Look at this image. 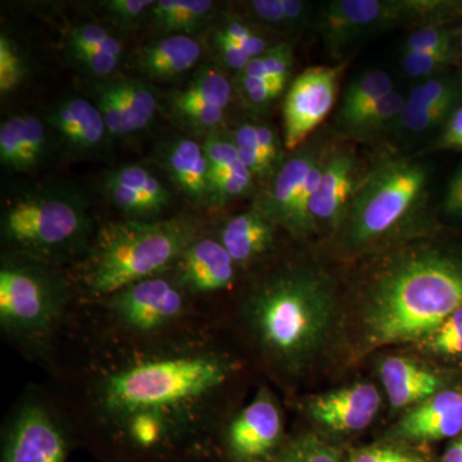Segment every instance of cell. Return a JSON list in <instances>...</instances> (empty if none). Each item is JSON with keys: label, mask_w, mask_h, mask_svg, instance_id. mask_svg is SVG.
Listing matches in <instances>:
<instances>
[{"label": "cell", "mask_w": 462, "mask_h": 462, "mask_svg": "<svg viewBox=\"0 0 462 462\" xmlns=\"http://www.w3.org/2000/svg\"><path fill=\"white\" fill-rule=\"evenodd\" d=\"M200 56L199 42L179 33L145 47L138 57V69L149 78H175L196 65Z\"/></svg>", "instance_id": "cell-22"}, {"label": "cell", "mask_w": 462, "mask_h": 462, "mask_svg": "<svg viewBox=\"0 0 462 462\" xmlns=\"http://www.w3.org/2000/svg\"><path fill=\"white\" fill-rule=\"evenodd\" d=\"M458 41H460V47H461V50H462V30L460 32V36H458Z\"/></svg>", "instance_id": "cell-58"}, {"label": "cell", "mask_w": 462, "mask_h": 462, "mask_svg": "<svg viewBox=\"0 0 462 462\" xmlns=\"http://www.w3.org/2000/svg\"><path fill=\"white\" fill-rule=\"evenodd\" d=\"M231 99V84L221 72L206 67L187 89L173 97V102L205 103L226 109Z\"/></svg>", "instance_id": "cell-26"}, {"label": "cell", "mask_w": 462, "mask_h": 462, "mask_svg": "<svg viewBox=\"0 0 462 462\" xmlns=\"http://www.w3.org/2000/svg\"><path fill=\"white\" fill-rule=\"evenodd\" d=\"M0 162L14 171H23L21 115L8 118L0 126Z\"/></svg>", "instance_id": "cell-41"}, {"label": "cell", "mask_w": 462, "mask_h": 462, "mask_svg": "<svg viewBox=\"0 0 462 462\" xmlns=\"http://www.w3.org/2000/svg\"><path fill=\"white\" fill-rule=\"evenodd\" d=\"M437 148L462 149V103L443 125Z\"/></svg>", "instance_id": "cell-53"}, {"label": "cell", "mask_w": 462, "mask_h": 462, "mask_svg": "<svg viewBox=\"0 0 462 462\" xmlns=\"http://www.w3.org/2000/svg\"><path fill=\"white\" fill-rule=\"evenodd\" d=\"M112 84L129 115L134 132L147 127L153 121L157 111V100L153 90L143 81L129 79L114 81Z\"/></svg>", "instance_id": "cell-27"}, {"label": "cell", "mask_w": 462, "mask_h": 462, "mask_svg": "<svg viewBox=\"0 0 462 462\" xmlns=\"http://www.w3.org/2000/svg\"><path fill=\"white\" fill-rule=\"evenodd\" d=\"M393 91V81L387 72L374 69L358 76L348 85L343 97L338 115L340 126L346 127L365 108Z\"/></svg>", "instance_id": "cell-24"}, {"label": "cell", "mask_w": 462, "mask_h": 462, "mask_svg": "<svg viewBox=\"0 0 462 462\" xmlns=\"http://www.w3.org/2000/svg\"><path fill=\"white\" fill-rule=\"evenodd\" d=\"M236 345L223 318L136 340L94 329L72 311L45 387L78 440L109 462H202L236 411L248 366Z\"/></svg>", "instance_id": "cell-1"}, {"label": "cell", "mask_w": 462, "mask_h": 462, "mask_svg": "<svg viewBox=\"0 0 462 462\" xmlns=\"http://www.w3.org/2000/svg\"><path fill=\"white\" fill-rule=\"evenodd\" d=\"M278 229V225L254 206L248 212L229 218L216 238L239 270H245L272 254Z\"/></svg>", "instance_id": "cell-17"}, {"label": "cell", "mask_w": 462, "mask_h": 462, "mask_svg": "<svg viewBox=\"0 0 462 462\" xmlns=\"http://www.w3.org/2000/svg\"><path fill=\"white\" fill-rule=\"evenodd\" d=\"M257 141L264 158L275 169L281 163L282 148L278 133L273 126L266 124L256 125Z\"/></svg>", "instance_id": "cell-50"}, {"label": "cell", "mask_w": 462, "mask_h": 462, "mask_svg": "<svg viewBox=\"0 0 462 462\" xmlns=\"http://www.w3.org/2000/svg\"><path fill=\"white\" fill-rule=\"evenodd\" d=\"M380 378L393 409L421 403L440 392L436 373L404 357H388L380 364Z\"/></svg>", "instance_id": "cell-19"}, {"label": "cell", "mask_w": 462, "mask_h": 462, "mask_svg": "<svg viewBox=\"0 0 462 462\" xmlns=\"http://www.w3.org/2000/svg\"><path fill=\"white\" fill-rule=\"evenodd\" d=\"M349 462H427L425 457L398 447H369L358 449Z\"/></svg>", "instance_id": "cell-46"}, {"label": "cell", "mask_w": 462, "mask_h": 462, "mask_svg": "<svg viewBox=\"0 0 462 462\" xmlns=\"http://www.w3.org/2000/svg\"><path fill=\"white\" fill-rule=\"evenodd\" d=\"M211 0H158L151 8L152 25L163 32H190L214 11Z\"/></svg>", "instance_id": "cell-23"}, {"label": "cell", "mask_w": 462, "mask_h": 462, "mask_svg": "<svg viewBox=\"0 0 462 462\" xmlns=\"http://www.w3.org/2000/svg\"><path fill=\"white\" fill-rule=\"evenodd\" d=\"M163 169L170 180L190 199H208V161L203 147L190 139H178L163 152Z\"/></svg>", "instance_id": "cell-21"}, {"label": "cell", "mask_w": 462, "mask_h": 462, "mask_svg": "<svg viewBox=\"0 0 462 462\" xmlns=\"http://www.w3.org/2000/svg\"><path fill=\"white\" fill-rule=\"evenodd\" d=\"M242 89L254 106H266L281 96L287 81L278 79L240 78Z\"/></svg>", "instance_id": "cell-44"}, {"label": "cell", "mask_w": 462, "mask_h": 462, "mask_svg": "<svg viewBox=\"0 0 462 462\" xmlns=\"http://www.w3.org/2000/svg\"><path fill=\"white\" fill-rule=\"evenodd\" d=\"M234 141L238 149L240 162L247 167L252 176L263 178L273 172V167L264 158L260 145H258L256 125H240L234 135Z\"/></svg>", "instance_id": "cell-33"}, {"label": "cell", "mask_w": 462, "mask_h": 462, "mask_svg": "<svg viewBox=\"0 0 462 462\" xmlns=\"http://www.w3.org/2000/svg\"><path fill=\"white\" fill-rule=\"evenodd\" d=\"M76 62L85 67L90 74L108 76L114 74L120 58L103 53V51L89 50V48H69Z\"/></svg>", "instance_id": "cell-47"}, {"label": "cell", "mask_w": 462, "mask_h": 462, "mask_svg": "<svg viewBox=\"0 0 462 462\" xmlns=\"http://www.w3.org/2000/svg\"><path fill=\"white\" fill-rule=\"evenodd\" d=\"M462 306V261L439 249L409 252L374 279L361 307L366 351L424 342Z\"/></svg>", "instance_id": "cell-3"}, {"label": "cell", "mask_w": 462, "mask_h": 462, "mask_svg": "<svg viewBox=\"0 0 462 462\" xmlns=\"http://www.w3.org/2000/svg\"><path fill=\"white\" fill-rule=\"evenodd\" d=\"M447 100H462V80L460 78L436 76L416 85L410 91L406 102L409 105L424 107Z\"/></svg>", "instance_id": "cell-31"}, {"label": "cell", "mask_w": 462, "mask_h": 462, "mask_svg": "<svg viewBox=\"0 0 462 462\" xmlns=\"http://www.w3.org/2000/svg\"><path fill=\"white\" fill-rule=\"evenodd\" d=\"M404 106H406V98L397 91H393L365 108L343 129L356 135H375L376 133L383 132L388 127L396 126Z\"/></svg>", "instance_id": "cell-25"}, {"label": "cell", "mask_w": 462, "mask_h": 462, "mask_svg": "<svg viewBox=\"0 0 462 462\" xmlns=\"http://www.w3.org/2000/svg\"><path fill=\"white\" fill-rule=\"evenodd\" d=\"M443 211L449 217L462 218V165L448 182L443 199Z\"/></svg>", "instance_id": "cell-54"}, {"label": "cell", "mask_w": 462, "mask_h": 462, "mask_svg": "<svg viewBox=\"0 0 462 462\" xmlns=\"http://www.w3.org/2000/svg\"><path fill=\"white\" fill-rule=\"evenodd\" d=\"M380 402L378 389L369 383H357L312 398L307 410L314 420L328 430L355 433L372 424Z\"/></svg>", "instance_id": "cell-15"}, {"label": "cell", "mask_w": 462, "mask_h": 462, "mask_svg": "<svg viewBox=\"0 0 462 462\" xmlns=\"http://www.w3.org/2000/svg\"><path fill=\"white\" fill-rule=\"evenodd\" d=\"M78 437L47 387L30 384L2 430V462H67Z\"/></svg>", "instance_id": "cell-9"}, {"label": "cell", "mask_w": 462, "mask_h": 462, "mask_svg": "<svg viewBox=\"0 0 462 462\" xmlns=\"http://www.w3.org/2000/svg\"><path fill=\"white\" fill-rule=\"evenodd\" d=\"M457 8L437 0H334L322 5L316 27L325 47L339 56L366 36L403 23H437Z\"/></svg>", "instance_id": "cell-10"}, {"label": "cell", "mask_w": 462, "mask_h": 462, "mask_svg": "<svg viewBox=\"0 0 462 462\" xmlns=\"http://www.w3.org/2000/svg\"><path fill=\"white\" fill-rule=\"evenodd\" d=\"M325 152L315 143L298 149L278 170L266 196L256 205L273 223L288 233L293 221L298 194L305 184L310 170Z\"/></svg>", "instance_id": "cell-18"}, {"label": "cell", "mask_w": 462, "mask_h": 462, "mask_svg": "<svg viewBox=\"0 0 462 462\" xmlns=\"http://www.w3.org/2000/svg\"><path fill=\"white\" fill-rule=\"evenodd\" d=\"M403 50L455 56L454 35L448 29L427 25L416 30L404 42Z\"/></svg>", "instance_id": "cell-36"}, {"label": "cell", "mask_w": 462, "mask_h": 462, "mask_svg": "<svg viewBox=\"0 0 462 462\" xmlns=\"http://www.w3.org/2000/svg\"><path fill=\"white\" fill-rule=\"evenodd\" d=\"M153 5L152 0H109L105 3V8L114 20L124 25H133Z\"/></svg>", "instance_id": "cell-48"}, {"label": "cell", "mask_w": 462, "mask_h": 462, "mask_svg": "<svg viewBox=\"0 0 462 462\" xmlns=\"http://www.w3.org/2000/svg\"><path fill=\"white\" fill-rule=\"evenodd\" d=\"M48 121L71 147L79 151L98 148L108 132L98 107L81 97L60 102Z\"/></svg>", "instance_id": "cell-20"}, {"label": "cell", "mask_w": 462, "mask_h": 462, "mask_svg": "<svg viewBox=\"0 0 462 462\" xmlns=\"http://www.w3.org/2000/svg\"><path fill=\"white\" fill-rule=\"evenodd\" d=\"M442 462H462V436L448 446L443 455Z\"/></svg>", "instance_id": "cell-57"}, {"label": "cell", "mask_w": 462, "mask_h": 462, "mask_svg": "<svg viewBox=\"0 0 462 462\" xmlns=\"http://www.w3.org/2000/svg\"><path fill=\"white\" fill-rule=\"evenodd\" d=\"M169 273L203 311L221 318L216 311L214 300L236 287L239 267L216 236L200 233L184 249Z\"/></svg>", "instance_id": "cell-12"}, {"label": "cell", "mask_w": 462, "mask_h": 462, "mask_svg": "<svg viewBox=\"0 0 462 462\" xmlns=\"http://www.w3.org/2000/svg\"><path fill=\"white\" fill-rule=\"evenodd\" d=\"M272 462H342V458L336 447L305 434L285 443Z\"/></svg>", "instance_id": "cell-30"}, {"label": "cell", "mask_w": 462, "mask_h": 462, "mask_svg": "<svg viewBox=\"0 0 462 462\" xmlns=\"http://www.w3.org/2000/svg\"><path fill=\"white\" fill-rule=\"evenodd\" d=\"M200 233L199 225L187 217L102 225L83 257L66 269L76 300L97 302L134 282L169 273Z\"/></svg>", "instance_id": "cell-4"}, {"label": "cell", "mask_w": 462, "mask_h": 462, "mask_svg": "<svg viewBox=\"0 0 462 462\" xmlns=\"http://www.w3.org/2000/svg\"><path fill=\"white\" fill-rule=\"evenodd\" d=\"M25 62L16 42L7 35L0 36V91L2 94L16 89L25 78Z\"/></svg>", "instance_id": "cell-39"}, {"label": "cell", "mask_w": 462, "mask_h": 462, "mask_svg": "<svg viewBox=\"0 0 462 462\" xmlns=\"http://www.w3.org/2000/svg\"><path fill=\"white\" fill-rule=\"evenodd\" d=\"M355 180L354 153L346 149L328 153L320 184L310 203L315 231H337L342 226L355 196Z\"/></svg>", "instance_id": "cell-14"}, {"label": "cell", "mask_w": 462, "mask_h": 462, "mask_svg": "<svg viewBox=\"0 0 462 462\" xmlns=\"http://www.w3.org/2000/svg\"><path fill=\"white\" fill-rule=\"evenodd\" d=\"M152 173L142 166H125L123 169L112 173L107 179L108 182L123 185V187L130 188V189L143 191L145 185L152 178Z\"/></svg>", "instance_id": "cell-52"}, {"label": "cell", "mask_w": 462, "mask_h": 462, "mask_svg": "<svg viewBox=\"0 0 462 462\" xmlns=\"http://www.w3.org/2000/svg\"><path fill=\"white\" fill-rule=\"evenodd\" d=\"M431 354L442 357H462V306L449 315L438 329L422 342Z\"/></svg>", "instance_id": "cell-32"}, {"label": "cell", "mask_w": 462, "mask_h": 462, "mask_svg": "<svg viewBox=\"0 0 462 462\" xmlns=\"http://www.w3.org/2000/svg\"><path fill=\"white\" fill-rule=\"evenodd\" d=\"M282 439L281 403L267 385H260L254 401L225 422L215 452L227 462H272L282 448Z\"/></svg>", "instance_id": "cell-11"}, {"label": "cell", "mask_w": 462, "mask_h": 462, "mask_svg": "<svg viewBox=\"0 0 462 462\" xmlns=\"http://www.w3.org/2000/svg\"><path fill=\"white\" fill-rule=\"evenodd\" d=\"M216 47L220 51L221 57L224 62L226 63L230 69H236L242 72L247 67L251 57L245 53V50L238 44V42L229 41L225 38L220 32L216 33L215 36Z\"/></svg>", "instance_id": "cell-51"}, {"label": "cell", "mask_w": 462, "mask_h": 462, "mask_svg": "<svg viewBox=\"0 0 462 462\" xmlns=\"http://www.w3.org/2000/svg\"><path fill=\"white\" fill-rule=\"evenodd\" d=\"M461 102L462 100H447V102L424 106V107H418L406 102L403 112L398 118L397 126L407 134L430 132L438 125H445Z\"/></svg>", "instance_id": "cell-29"}, {"label": "cell", "mask_w": 462, "mask_h": 462, "mask_svg": "<svg viewBox=\"0 0 462 462\" xmlns=\"http://www.w3.org/2000/svg\"><path fill=\"white\" fill-rule=\"evenodd\" d=\"M75 314L94 329L124 339H151L180 329L207 314L178 284L171 273L127 285L111 296L76 303Z\"/></svg>", "instance_id": "cell-7"}, {"label": "cell", "mask_w": 462, "mask_h": 462, "mask_svg": "<svg viewBox=\"0 0 462 462\" xmlns=\"http://www.w3.org/2000/svg\"><path fill=\"white\" fill-rule=\"evenodd\" d=\"M0 231L7 254L69 269L83 257L97 230L80 196L44 188L8 202Z\"/></svg>", "instance_id": "cell-6"}, {"label": "cell", "mask_w": 462, "mask_h": 462, "mask_svg": "<svg viewBox=\"0 0 462 462\" xmlns=\"http://www.w3.org/2000/svg\"><path fill=\"white\" fill-rule=\"evenodd\" d=\"M109 199L115 203L121 211L139 218L153 217L160 214L165 207L156 200L149 199L141 191L130 189L123 185L106 181Z\"/></svg>", "instance_id": "cell-35"}, {"label": "cell", "mask_w": 462, "mask_h": 462, "mask_svg": "<svg viewBox=\"0 0 462 462\" xmlns=\"http://www.w3.org/2000/svg\"><path fill=\"white\" fill-rule=\"evenodd\" d=\"M428 184L430 169L418 161H393L373 173L340 226L346 245L365 248L396 233L421 208Z\"/></svg>", "instance_id": "cell-8"}, {"label": "cell", "mask_w": 462, "mask_h": 462, "mask_svg": "<svg viewBox=\"0 0 462 462\" xmlns=\"http://www.w3.org/2000/svg\"><path fill=\"white\" fill-rule=\"evenodd\" d=\"M462 433V394L438 392L407 412L396 428V436L409 442H436Z\"/></svg>", "instance_id": "cell-16"}, {"label": "cell", "mask_w": 462, "mask_h": 462, "mask_svg": "<svg viewBox=\"0 0 462 462\" xmlns=\"http://www.w3.org/2000/svg\"><path fill=\"white\" fill-rule=\"evenodd\" d=\"M67 45L69 48H89L117 58L123 54V44L105 27L97 23H87L69 30Z\"/></svg>", "instance_id": "cell-34"}, {"label": "cell", "mask_w": 462, "mask_h": 462, "mask_svg": "<svg viewBox=\"0 0 462 462\" xmlns=\"http://www.w3.org/2000/svg\"><path fill=\"white\" fill-rule=\"evenodd\" d=\"M172 105L176 114L194 126L212 129L223 123L225 117V109L205 105V103L173 102L172 100Z\"/></svg>", "instance_id": "cell-43"}, {"label": "cell", "mask_w": 462, "mask_h": 462, "mask_svg": "<svg viewBox=\"0 0 462 462\" xmlns=\"http://www.w3.org/2000/svg\"><path fill=\"white\" fill-rule=\"evenodd\" d=\"M337 310L336 284L327 273L287 263L251 282L224 319L261 369L291 382L324 351Z\"/></svg>", "instance_id": "cell-2"}, {"label": "cell", "mask_w": 462, "mask_h": 462, "mask_svg": "<svg viewBox=\"0 0 462 462\" xmlns=\"http://www.w3.org/2000/svg\"><path fill=\"white\" fill-rule=\"evenodd\" d=\"M249 8L254 12V17L267 25L288 29L284 0H254L249 3Z\"/></svg>", "instance_id": "cell-49"}, {"label": "cell", "mask_w": 462, "mask_h": 462, "mask_svg": "<svg viewBox=\"0 0 462 462\" xmlns=\"http://www.w3.org/2000/svg\"><path fill=\"white\" fill-rule=\"evenodd\" d=\"M220 33L225 36V38L229 39V41L236 42L247 41L248 38L254 35V32H252L249 27L243 25V23H236V21L227 23L225 29L221 30Z\"/></svg>", "instance_id": "cell-56"}, {"label": "cell", "mask_w": 462, "mask_h": 462, "mask_svg": "<svg viewBox=\"0 0 462 462\" xmlns=\"http://www.w3.org/2000/svg\"><path fill=\"white\" fill-rule=\"evenodd\" d=\"M455 57L445 54L422 53V51H402V69L410 78L428 79L439 76L440 72L454 62Z\"/></svg>", "instance_id": "cell-40"}, {"label": "cell", "mask_w": 462, "mask_h": 462, "mask_svg": "<svg viewBox=\"0 0 462 462\" xmlns=\"http://www.w3.org/2000/svg\"><path fill=\"white\" fill-rule=\"evenodd\" d=\"M97 107L105 118L108 132L114 135L134 133L132 121L125 109L114 84L108 83L100 88L97 96Z\"/></svg>", "instance_id": "cell-38"}, {"label": "cell", "mask_w": 462, "mask_h": 462, "mask_svg": "<svg viewBox=\"0 0 462 462\" xmlns=\"http://www.w3.org/2000/svg\"><path fill=\"white\" fill-rule=\"evenodd\" d=\"M76 303L63 267L3 252L0 331L30 363L50 366Z\"/></svg>", "instance_id": "cell-5"}, {"label": "cell", "mask_w": 462, "mask_h": 462, "mask_svg": "<svg viewBox=\"0 0 462 462\" xmlns=\"http://www.w3.org/2000/svg\"><path fill=\"white\" fill-rule=\"evenodd\" d=\"M21 139L23 171H29L39 165L47 151V133L36 116L21 115Z\"/></svg>", "instance_id": "cell-37"}, {"label": "cell", "mask_w": 462, "mask_h": 462, "mask_svg": "<svg viewBox=\"0 0 462 462\" xmlns=\"http://www.w3.org/2000/svg\"><path fill=\"white\" fill-rule=\"evenodd\" d=\"M339 67H312L302 72L284 103V144L289 151L302 147L336 103Z\"/></svg>", "instance_id": "cell-13"}, {"label": "cell", "mask_w": 462, "mask_h": 462, "mask_svg": "<svg viewBox=\"0 0 462 462\" xmlns=\"http://www.w3.org/2000/svg\"><path fill=\"white\" fill-rule=\"evenodd\" d=\"M258 58L263 63L266 78L278 79L288 83L291 66H293V51L288 42H282L276 47L270 48L266 53Z\"/></svg>", "instance_id": "cell-45"}, {"label": "cell", "mask_w": 462, "mask_h": 462, "mask_svg": "<svg viewBox=\"0 0 462 462\" xmlns=\"http://www.w3.org/2000/svg\"><path fill=\"white\" fill-rule=\"evenodd\" d=\"M288 29L303 25L309 17L310 5L302 0H284Z\"/></svg>", "instance_id": "cell-55"}, {"label": "cell", "mask_w": 462, "mask_h": 462, "mask_svg": "<svg viewBox=\"0 0 462 462\" xmlns=\"http://www.w3.org/2000/svg\"><path fill=\"white\" fill-rule=\"evenodd\" d=\"M252 178V173L240 161L226 169L208 167V199L221 206L226 200L245 196L251 189Z\"/></svg>", "instance_id": "cell-28"}, {"label": "cell", "mask_w": 462, "mask_h": 462, "mask_svg": "<svg viewBox=\"0 0 462 462\" xmlns=\"http://www.w3.org/2000/svg\"><path fill=\"white\" fill-rule=\"evenodd\" d=\"M203 152L211 169H226L240 161L236 141L224 133L209 134L203 145Z\"/></svg>", "instance_id": "cell-42"}]
</instances>
